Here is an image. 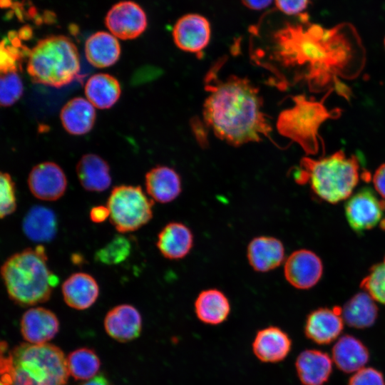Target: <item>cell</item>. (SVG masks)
I'll use <instances>...</instances> for the list:
<instances>
[{
	"label": "cell",
	"instance_id": "6da1fadb",
	"mask_svg": "<svg viewBox=\"0 0 385 385\" xmlns=\"http://www.w3.org/2000/svg\"><path fill=\"white\" fill-rule=\"evenodd\" d=\"M308 20L301 14L300 23L287 24L274 34L277 57L287 67L302 68L301 78L313 91L334 85L347 96L338 77H354L364 60L356 30L348 23L325 28Z\"/></svg>",
	"mask_w": 385,
	"mask_h": 385
},
{
	"label": "cell",
	"instance_id": "7a4b0ae2",
	"mask_svg": "<svg viewBox=\"0 0 385 385\" xmlns=\"http://www.w3.org/2000/svg\"><path fill=\"white\" fill-rule=\"evenodd\" d=\"M208 95L203 106L206 124L221 140L233 145L268 137L271 128L262 111L258 89L247 78H206Z\"/></svg>",
	"mask_w": 385,
	"mask_h": 385
},
{
	"label": "cell",
	"instance_id": "3957f363",
	"mask_svg": "<svg viewBox=\"0 0 385 385\" xmlns=\"http://www.w3.org/2000/svg\"><path fill=\"white\" fill-rule=\"evenodd\" d=\"M1 342V385H66L69 373L66 357L49 343H21L7 351Z\"/></svg>",
	"mask_w": 385,
	"mask_h": 385
},
{
	"label": "cell",
	"instance_id": "277c9868",
	"mask_svg": "<svg viewBox=\"0 0 385 385\" xmlns=\"http://www.w3.org/2000/svg\"><path fill=\"white\" fill-rule=\"evenodd\" d=\"M45 248L38 245L15 253L6 260L1 274L9 298L22 307L46 302L58 284L47 265Z\"/></svg>",
	"mask_w": 385,
	"mask_h": 385
},
{
	"label": "cell",
	"instance_id": "5b68a950",
	"mask_svg": "<svg viewBox=\"0 0 385 385\" xmlns=\"http://www.w3.org/2000/svg\"><path fill=\"white\" fill-rule=\"evenodd\" d=\"M293 176L299 184L309 183L321 200L335 204L351 195L359 181L360 165L356 156L339 150L318 160L302 158Z\"/></svg>",
	"mask_w": 385,
	"mask_h": 385
},
{
	"label": "cell",
	"instance_id": "8992f818",
	"mask_svg": "<svg viewBox=\"0 0 385 385\" xmlns=\"http://www.w3.org/2000/svg\"><path fill=\"white\" fill-rule=\"evenodd\" d=\"M26 70L33 82L61 88L79 76L78 49L66 36H51L41 39L30 50Z\"/></svg>",
	"mask_w": 385,
	"mask_h": 385
},
{
	"label": "cell",
	"instance_id": "52a82bcc",
	"mask_svg": "<svg viewBox=\"0 0 385 385\" xmlns=\"http://www.w3.org/2000/svg\"><path fill=\"white\" fill-rule=\"evenodd\" d=\"M294 105L282 111L277 120L279 133L299 144L307 154H316L319 150V130L327 120L337 117L338 109L329 111L323 101L307 98L304 96L293 98Z\"/></svg>",
	"mask_w": 385,
	"mask_h": 385
},
{
	"label": "cell",
	"instance_id": "ba28073f",
	"mask_svg": "<svg viewBox=\"0 0 385 385\" xmlns=\"http://www.w3.org/2000/svg\"><path fill=\"white\" fill-rule=\"evenodd\" d=\"M153 200L140 186L115 187L108 199L110 220L121 232H133L146 225L153 217Z\"/></svg>",
	"mask_w": 385,
	"mask_h": 385
},
{
	"label": "cell",
	"instance_id": "9c48e42d",
	"mask_svg": "<svg viewBox=\"0 0 385 385\" xmlns=\"http://www.w3.org/2000/svg\"><path fill=\"white\" fill-rule=\"evenodd\" d=\"M385 200H380L369 188H363L351 195L344 205V212L350 227L357 233L382 224Z\"/></svg>",
	"mask_w": 385,
	"mask_h": 385
},
{
	"label": "cell",
	"instance_id": "30bf717a",
	"mask_svg": "<svg viewBox=\"0 0 385 385\" xmlns=\"http://www.w3.org/2000/svg\"><path fill=\"white\" fill-rule=\"evenodd\" d=\"M105 24L113 36L128 40L142 34L147 28L148 20L140 6L132 1H123L108 11Z\"/></svg>",
	"mask_w": 385,
	"mask_h": 385
},
{
	"label": "cell",
	"instance_id": "8fae6325",
	"mask_svg": "<svg viewBox=\"0 0 385 385\" xmlns=\"http://www.w3.org/2000/svg\"><path fill=\"white\" fill-rule=\"evenodd\" d=\"M172 34L178 48L199 55L210 43L211 26L205 16L198 14H187L177 20Z\"/></svg>",
	"mask_w": 385,
	"mask_h": 385
},
{
	"label": "cell",
	"instance_id": "7c38bea8",
	"mask_svg": "<svg viewBox=\"0 0 385 385\" xmlns=\"http://www.w3.org/2000/svg\"><path fill=\"white\" fill-rule=\"evenodd\" d=\"M323 264L312 251L300 249L294 251L286 259L284 274L286 280L294 288L308 289L321 279Z\"/></svg>",
	"mask_w": 385,
	"mask_h": 385
},
{
	"label": "cell",
	"instance_id": "4fadbf2b",
	"mask_svg": "<svg viewBox=\"0 0 385 385\" xmlns=\"http://www.w3.org/2000/svg\"><path fill=\"white\" fill-rule=\"evenodd\" d=\"M28 185L36 198L53 201L64 194L67 180L60 166L53 162H44L32 168L29 175Z\"/></svg>",
	"mask_w": 385,
	"mask_h": 385
},
{
	"label": "cell",
	"instance_id": "5bb4252c",
	"mask_svg": "<svg viewBox=\"0 0 385 385\" xmlns=\"http://www.w3.org/2000/svg\"><path fill=\"white\" fill-rule=\"evenodd\" d=\"M342 307H321L311 312L305 321L304 334L318 344H328L337 339L344 329Z\"/></svg>",
	"mask_w": 385,
	"mask_h": 385
},
{
	"label": "cell",
	"instance_id": "9a60e30c",
	"mask_svg": "<svg viewBox=\"0 0 385 385\" xmlns=\"http://www.w3.org/2000/svg\"><path fill=\"white\" fill-rule=\"evenodd\" d=\"M20 330L26 342L33 344H46L58 332L59 321L56 315L48 309L32 307L22 315Z\"/></svg>",
	"mask_w": 385,
	"mask_h": 385
},
{
	"label": "cell",
	"instance_id": "2e32d148",
	"mask_svg": "<svg viewBox=\"0 0 385 385\" xmlns=\"http://www.w3.org/2000/svg\"><path fill=\"white\" fill-rule=\"evenodd\" d=\"M292 345V339L287 332L278 327L269 326L257 331L252 349L260 361L274 364L288 356Z\"/></svg>",
	"mask_w": 385,
	"mask_h": 385
},
{
	"label": "cell",
	"instance_id": "e0dca14e",
	"mask_svg": "<svg viewBox=\"0 0 385 385\" xmlns=\"http://www.w3.org/2000/svg\"><path fill=\"white\" fill-rule=\"evenodd\" d=\"M108 336L119 342L137 339L142 330V317L138 310L130 304H120L109 310L103 321Z\"/></svg>",
	"mask_w": 385,
	"mask_h": 385
},
{
	"label": "cell",
	"instance_id": "ac0fdd59",
	"mask_svg": "<svg viewBox=\"0 0 385 385\" xmlns=\"http://www.w3.org/2000/svg\"><path fill=\"white\" fill-rule=\"evenodd\" d=\"M283 243L274 237L258 236L252 239L247 247V259L250 267L258 272L272 271L284 260Z\"/></svg>",
	"mask_w": 385,
	"mask_h": 385
},
{
	"label": "cell",
	"instance_id": "d6986e66",
	"mask_svg": "<svg viewBox=\"0 0 385 385\" xmlns=\"http://www.w3.org/2000/svg\"><path fill=\"white\" fill-rule=\"evenodd\" d=\"M192 230L183 222H170L159 232L156 245L161 255L170 260H181L192 249Z\"/></svg>",
	"mask_w": 385,
	"mask_h": 385
},
{
	"label": "cell",
	"instance_id": "ffe728a7",
	"mask_svg": "<svg viewBox=\"0 0 385 385\" xmlns=\"http://www.w3.org/2000/svg\"><path fill=\"white\" fill-rule=\"evenodd\" d=\"M332 359L325 352L306 349L299 353L295 361L297 376L304 385H322L332 372Z\"/></svg>",
	"mask_w": 385,
	"mask_h": 385
},
{
	"label": "cell",
	"instance_id": "44dd1931",
	"mask_svg": "<svg viewBox=\"0 0 385 385\" xmlns=\"http://www.w3.org/2000/svg\"><path fill=\"white\" fill-rule=\"evenodd\" d=\"M145 183L149 196L160 203L175 200L182 192L179 174L168 166L159 165L152 168L146 173Z\"/></svg>",
	"mask_w": 385,
	"mask_h": 385
},
{
	"label": "cell",
	"instance_id": "7402d4cb",
	"mask_svg": "<svg viewBox=\"0 0 385 385\" xmlns=\"http://www.w3.org/2000/svg\"><path fill=\"white\" fill-rule=\"evenodd\" d=\"M62 294L66 304L71 308L83 310L96 301L99 287L90 274L77 272L69 276L62 284Z\"/></svg>",
	"mask_w": 385,
	"mask_h": 385
},
{
	"label": "cell",
	"instance_id": "603a6c76",
	"mask_svg": "<svg viewBox=\"0 0 385 385\" xmlns=\"http://www.w3.org/2000/svg\"><path fill=\"white\" fill-rule=\"evenodd\" d=\"M369 359L367 347L357 338L345 334L332 347V359L344 373H354L364 367Z\"/></svg>",
	"mask_w": 385,
	"mask_h": 385
},
{
	"label": "cell",
	"instance_id": "cb8c5ba5",
	"mask_svg": "<svg viewBox=\"0 0 385 385\" xmlns=\"http://www.w3.org/2000/svg\"><path fill=\"white\" fill-rule=\"evenodd\" d=\"M197 318L208 325H219L225 322L231 312L227 297L220 289H207L201 291L194 302Z\"/></svg>",
	"mask_w": 385,
	"mask_h": 385
},
{
	"label": "cell",
	"instance_id": "d4e9b609",
	"mask_svg": "<svg viewBox=\"0 0 385 385\" xmlns=\"http://www.w3.org/2000/svg\"><path fill=\"white\" fill-rule=\"evenodd\" d=\"M110 168L107 162L95 154H86L76 165V173L82 187L91 192H102L111 185Z\"/></svg>",
	"mask_w": 385,
	"mask_h": 385
},
{
	"label": "cell",
	"instance_id": "484cf974",
	"mask_svg": "<svg viewBox=\"0 0 385 385\" xmlns=\"http://www.w3.org/2000/svg\"><path fill=\"white\" fill-rule=\"evenodd\" d=\"M60 118L65 130L73 135L87 133L96 120L93 106L83 98L77 97L68 101L62 108Z\"/></svg>",
	"mask_w": 385,
	"mask_h": 385
},
{
	"label": "cell",
	"instance_id": "4316f807",
	"mask_svg": "<svg viewBox=\"0 0 385 385\" xmlns=\"http://www.w3.org/2000/svg\"><path fill=\"white\" fill-rule=\"evenodd\" d=\"M85 54L92 66L106 68L113 65L118 60L120 46L115 36L105 31H98L86 40Z\"/></svg>",
	"mask_w": 385,
	"mask_h": 385
},
{
	"label": "cell",
	"instance_id": "83f0119b",
	"mask_svg": "<svg viewBox=\"0 0 385 385\" xmlns=\"http://www.w3.org/2000/svg\"><path fill=\"white\" fill-rule=\"evenodd\" d=\"M375 302L366 292L356 293L342 308L344 322L355 329L370 327L378 317L379 309Z\"/></svg>",
	"mask_w": 385,
	"mask_h": 385
},
{
	"label": "cell",
	"instance_id": "f1b7e54d",
	"mask_svg": "<svg viewBox=\"0 0 385 385\" xmlns=\"http://www.w3.org/2000/svg\"><path fill=\"white\" fill-rule=\"evenodd\" d=\"M120 86L118 80L107 73H97L90 77L85 86L88 101L100 109L109 108L118 100Z\"/></svg>",
	"mask_w": 385,
	"mask_h": 385
},
{
	"label": "cell",
	"instance_id": "f546056e",
	"mask_svg": "<svg viewBox=\"0 0 385 385\" xmlns=\"http://www.w3.org/2000/svg\"><path fill=\"white\" fill-rule=\"evenodd\" d=\"M56 219L53 212L43 206H34L23 220L25 235L35 242H48L56 232Z\"/></svg>",
	"mask_w": 385,
	"mask_h": 385
},
{
	"label": "cell",
	"instance_id": "4dcf8cb0",
	"mask_svg": "<svg viewBox=\"0 0 385 385\" xmlns=\"http://www.w3.org/2000/svg\"><path fill=\"white\" fill-rule=\"evenodd\" d=\"M67 368L72 377L76 380L87 381L99 371L101 361L91 349L81 347L71 351L66 357Z\"/></svg>",
	"mask_w": 385,
	"mask_h": 385
},
{
	"label": "cell",
	"instance_id": "1f68e13d",
	"mask_svg": "<svg viewBox=\"0 0 385 385\" xmlns=\"http://www.w3.org/2000/svg\"><path fill=\"white\" fill-rule=\"evenodd\" d=\"M10 45L4 38L1 43L0 70L1 73L17 72L18 66L24 54H29L30 50L21 44L17 33L9 34Z\"/></svg>",
	"mask_w": 385,
	"mask_h": 385
},
{
	"label": "cell",
	"instance_id": "d6a6232c",
	"mask_svg": "<svg viewBox=\"0 0 385 385\" xmlns=\"http://www.w3.org/2000/svg\"><path fill=\"white\" fill-rule=\"evenodd\" d=\"M130 251L131 244L128 239L123 235H116L96 252L95 260L107 265H117L124 261Z\"/></svg>",
	"mask_w": 385,
	"mask_h": 385
},
{
	"label": "cell",
	"instance_id": "836d02e7",
	"mask_svg": "<svg viewBox=\"0 0 385 385\" xmlns=\"http://www.w3.org/2000/svg\"><path fill=\"white\" fill-rule=\"evenodd\" d=\"M360 287L376 302L385 304V256L382 261L370 268Z\"/></svg>",
	"mask_w": 385,
	"mask_h": 385
},
{
	"label": "cell",
	"instance_id": "e575fe53",
	"mask_svg": "<svg viewBox=\"0 0 385 385\" xmlns=\"http://www.w3.org/2000/svg\"><path fill=\"white\" fill-rule=\"evenodd\" d=\"M23 83L17 72L1 73L0 103L1 106H10L23 94Z\"/></svg>",
	"mask_w": 385,
	"mask_h": 385
},
{
	"label": "cell",
	"instance_id": "d590c367",
	"mask_svg": "<svg viewBox=\"0 0 385 385\" xmlns=\"http://www.w3.org/2000/svg\"><path fill=\"white\" fill-rule=\"evenodd\" d=\"M0 184V216L4 218L12 214L16 209L15 184L7 173H1Z\"/></svg>",
	"mask_w": 385,
	"mask_h": 385
},
{
	"label": "cell",
	"instance_id": "8d00e7d4",
	"mask_svg": "<svg viewBox=\"0 0 385 385\" xmlns=\"http://www.w3.org/2000/svg\"><path fill=\"white\" fill-rule=\"evenodd\" d=\"M348 385H385V379L379 370L363 367L350 377Z\"/></svg>",
	"mask_w": 385,
	"mask_h": 385
},
{
	"label": "cell",
	"instance_id": "74e56055",
	"mask_svg": "<svg viewBox=\"0 0 385 385\" xmlns=\"http://www.w3.org/2000/svg\"><path fill=\"white\" fill-rule=\"evenodd\" d=\"M277 8L282 13L289 15H301L307 8L310 0H274Z\"/></svg>",
	"mask_w": 385,
	"mask_h": 385
},
{
	"label": "cell",
	"instance_id": "f35d334b",
	"mask_svg": "<svg viewBox=\"0 0 385 385\" xmlns=\"http://www.w3.org/2000/svg\"><path fill=\"white\" fill-rule=\"evenodd\" d=\"M373 184L376 192L385 199V163L376 170L373 175Z\"/></svg>",
	"mask_w": 385,
	"mask_h": 385
},
{
	"label": "cell",
	"instance_id": "ab89813d",
	"mask_svg": "<svg viewBox=\"0 0 385 385\" xmlns=\"http://www.w3.org/2000/svg\"><path fill=\"white\" fill-rule=\"evenodd\" d=\"M109 216L110 212L107 206H96L92 207L90 211L91 220L96 223L105 221Z\"/></svg>",
	"mask_w": 385,
	"mask_h": 385
},
{
	"label": "cell",
	"instance_id": "60d3db41",
	"mask_svg": "<svg viewBox=\"0 0 385 385\" xmlns=\"http://www.w3.org/2000/svg\"><path fill=\"white\" fill-rule=\"evenodd\" d=\"M242 4L252 10L259 11L267 8L274 0H240Z\"/></svg>",
	"mask_w": 385,
	"mask_h": 385
},
{
	"label": "cell",
	"instance_id": "b9f144b4",
	"mask_svg": "<svg viewBox=\"0 0 385 385\" xmlns=\"http://www.w3.org/2000/svg\"><path fill=\"white\" fill-rule=\"evenodd\" d=\"M81 385H112L107 377L103 374H99L94 377L85 381Z\"/></svg>",
	"mask_w": 385,
	"mask_h": 385
},
{
	"label": "cell",
	"instance_id": "7bdbcfd3",
	"mask_svg": "<svg viewBox=\"0 0 385 385\" xmlns=\"http://www.w3.org/2000/svg\"><path fill=\"white\" fill-rule=\"evenodd\" d=\"M18 35L20 38L29 39L32 36V29L28 26H24L19 31Z\"/></svg>",
	"mask_w": 385,
	"mask_h": 385
},
{
	"label": "cell",
	"instance_id": "ee69618b",
	"mask_svg": "<svg viewBox=\"0 0 385 385\" xmlns=\"http://www.w3.org/2000/svg\"><path fill=\"white\" fill-rule=\"evenodd\" d=\"M12 6L11 0H1V6L2 8L11 7Z\"/></svg>",
	"mask_w": 385,
	"mask_h": 385
},
{
	"label": "cell",
	"instance_id": "f6af8a7d",
	"mask_svg": "<svg viewBox=\"0 0 385 385\" xmlns=\"http://www.w3.org/2000/svg\"><path fill=\"white\" fill-rule=\"evenodd\" d=\"M384 47H385V38H384Z\"/></svg>",
	"mask_w": 385,
	"mask_h": 385
}]
</instances>
